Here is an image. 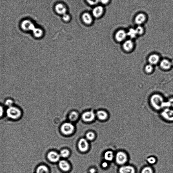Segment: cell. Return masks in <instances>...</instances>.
<instances>
[{"mask_svg": "<svg viewBox=\"0 0 173 173\" xmlns=\"http://www.w3.org/2000/svg\"><path fill=\"white\" fill-rule=\"evenodd\" d=\"M127 36H129L132 39L135 38L137 35V33L135 29L131 28L129 30V31L127 33Z\"/></svg>", "mask_w": 173, "mask_h": 173, "instance_id": "25", "label": "cell"}, {"mask_svg": "<svg viewBox=\"0 0 173 173\" xmlns=\"http://www.w3.org/2000/svg\"><path fill=\"white\" fill-rule=\"evenodd\" d=\"M141 173H153V171L151 167L146 166L143 169Z\"/></svg>", "mask_w": 173, "mask_h": 173, "instance_id": "29", "label": "cell"}, {"mask_svg": "<svg viewBox=\"0 0 173 173\" xmlns=\"http://www.w3.org/2000/svg\"><path fill=\"white\" fill-rule=\"evenodd\" d=\"M5 114L7 117L12 121H17L22 117L23 112L20 107L15 105L5 109Z\"/></svg>", "mask_w": 173, "mask_h": 173, "instance_id": "1", "label": "cell"}, {"mask_svg": "<svg viewBox=\"0 0 173 173\" xmlns=\"http://www.w3.org/2000/svg\"><path fill=\"white\" fill-rule=\"evenodd\" d=\"M60 156V155L57 153L53 151L49 152L47 155V157L49 160L53 162H56L59 161Z\"/></svg>", "mask_w": 173, "mask_h": 173, "instance_id": "13", "label": "cell"}, {"mask_svg": "<svg viewBox=\"0 0 173 173\" xmlns=\"http://www.w3.org/2000/svg\"><path fill=\"white\" fill-rule=\"evenodd\" d=\"M95 134L92 132H89L86 134V137L89 141H92L95 138Z\"/></svg>", "mask_w": 173, "mask_h": 173, "instance_id": "31", "label": "cell"}, {"mask_svg": "<svg viewBox=\"0 0 173 173\" xmlns=\"http://www.w3.org/2000/svg\"><path fill=\"white\" fill-rule=\"evenodd\" d=\"M70 16L68 14L66 13L64 14L63 16V19L64 21H68L70 19Z\"/></svg>", "mask_w": 173, "mask_h": 173, "instance_id": "35", "label": "cell"}, {"mask_svg": "<svg viewBox=\"0 0 173 173\" xmlns=\"http://www.w3.org/2000/svg\"><path fill=\"white\" fill-rule=\"evenodd\" d=\"M115 159L117 164L123 166L128 161V156L125 152L120 151L116 154Z\"/></svg>", "mask_w": 173, "mask_h": 173, "instance_id": "3", "label": "cell"}, {"mask_svg": "<svg viewBox=\"0 0 173 173\" xmlns=\"http://www.w3.org/2000/svg\"><path fill=\"white\" fill-rule=\"evenodd\" d=\"M114 157V153L112 151L108 150L105 152L104 157L105 160L108 161H111Z\"/></svg>", "mask_w": 173, "mask_h": 173, "instance_id": "23", "label": "cell"}, {"mask_svg": "<svg viewBox=\"0 0 173 173\" xmlns=\"http://www.w3.org/2000/svg\"><path fill=\"white\" fill-rule=\"evenodd\" d=\"M99 1L102 4L106 5L109 3V0H99Z\"/></svg>", "mask_w": 173, "mask_h": 173, "instance_id": "36", "label": "cell"}, {"mask_svg": "<svg viewBox=\"0 0 173 173\" xmlns=\"http://www.w3.org/2000/svg\"><path fill=\"white\" fill-rule=\"evenodd\" d=\"M96 172V170L94 168H92L90 169V173H95Z\"/></svg>", "mask_w": 173, "mask_h": 173, "instance_id": "39", "label": "cell"}, {"mask_svg": "<svg viewBox=\"0 0 173 173\" xmlns=\"http://www.w3.org/2000/svg\"><path fill=\"white\" fill-rule=\"evenodd\" d=\"M78 147L80 150L82 152H85L88 150L89 144L86 139L82 138L80 139L78 143Z\"/></svg>", "mask_w": 173, "mask_h": 173, "instance_id": "7", "label": "cell"}, {"mask_svg": "<svg viewBox=\"0 0 173 173\" xmlns=\"http://www.w3.org/2000/svg\"><path fill=\"white\" fill-rule=\"evenodd\" d=\"M120 173H135V169L131 165H123L119 169Z\"/></svg>", "mask_w": 173, "mask_h": 173, "instance_id": "8", "label": "cell"}, {"mask_svg": "<svg viewBox=\"0 0 173 173\" xmlns=\"http://www.w3.org/2000/svg\"><path fill=\"white\" fill-rule=\"evenodd\" d=\"M69 154H70V152L69 150L66 149H64V150L61 151L60 156L63 158H66L69 156Z\"/></svg>", "mask_w": 173, "mask_h": 173, "instance_id": "30", "label": "cell"}, {"mask_svg": "<svg viewBox=\"0 0 173 173\" xmlns=\"http://www.w3.org/2000/svg\"><path fill=\"white\" fill-rule=\"evenodd\" d=\"M160 66L162 69L164 70H168L172 66L171 62L168 60L164 59L160 62Z\"/></svg>", "mask_w": 173, "mask_h": 173, "instance_id": "14", "label": "cell"}, {"mask_svg": "<svg viewBox=\"0 0 173 173\" xmlns=\"http://www.w3.org/2000/svg\"><path fill=\"white\" fill-rule=\"evenodd\" d=\"M102 166L103 168H106V167L108 166V164L107 162H104L102 163Z\"/></svg>", "mask_w": 173, "mask_h": 173, "instance_id": "38", "label": "cell"}, {"mask_svg": "<svg viewBox=\"0 0 173 173\" xmlns=\"http://www.w3.org/2000/svg\"><path fill=\"white\" fill-rule=\"evenodd\" d=\"M33 35L36 38H41L43 35V31L41 29L36 28L32 31Z\"/></svg>", "mask_w": 173, "mask_h": 173, "instance_id": "21", "label": "cell"}, {"mask_svg": "<svg viewBox=\"0 0 173 173\" xmlns=\"http://www.w3.org/2000/svg\"><path fill=\"white\" fill-rule=\"evenodd\" d=\"M74 130V127L72 123H64L61 127L62 133L66 135L72 134Z\"/></svg>", "mask_w": 173, "mask_h": 173, "instance_id": "5", "label": "cell"}, {"mask_svg": "<svg viewBox=\"0 0 173 173\" xmlns=\"http://www.w3.org/2000/svg\"><path fill=\"white\" fill-rule=\"evenodd\" d=\"M161 115L166 121H173V110L172 109L169 108L164 109L161 113Z\"/></svg>", "mask_w": 173, "mask_h": 173, "instance_id": "6", "label": "cell"}, {"mask_svg": "<svg viewBox=\"0 0 173 173\" xmlns=\"http://www.w3.org/2000/svg\"><path fill=\"white\" fill-rule=\"evenodd\" d=\"M5 107L0 102V119L4 117L5 115Z\"/></svg>", "mask_w": 173, "mask_h": 173, "instance_id": "28", "label": "cell"}, {"mask_svg": "<svg viewBox=\"0 0 173 173\" xmlns=\"http://www.w3.org/2000/svg\"><path fill=\"white\" fill-rule=\"evenodd\" d=\"M146 20V16L145 15L143 14H138L135 17V23L138 25H141Z\"/></svg>", "mask_w": 173, "mask_h": 173, "instance_id": "19", "label": "cell"}, {"mask_svg": "<svg viewBox=\"0 0 173 173\" xmlns=\"http://www.w3.org/2000/svg\"><path fill=\"white\" fill-rule=\"evenodd\" d=\"M147 74H150L153 71L154 69L153 65L150 64H148L146 65L144 68Z\"/></svg>", "mask_w": 173, "mask_h": 173, "instance_id": "27", "label": "cell"}, {"mask_svg": "<svg viewBox=\"0 0 173 173\" xmlns=\"http://www.w3.org/2000/svg\"><path fill=\"white\" fill-rule=\"evenodd\" d=\"M3 105L6 109L15 105H16V103L13 98L9 97L5 98L3 101Z\"/></svg>", "mask_w": 173, "mask_h": 173, "instance_id": "15", "label": "cell"}, {"mask_svg": "<svg viewBox=\"0 0 173 173\" xmlns=\"http://www.w3.org/2000/svg\"><path fill=\"white\" fill-rule=\"evenodd\" d=\"M78 117V114L76 112H71L69 115V118L71 121H76Z\"/></svg>", "mask_w": 173, "mask_h": 173, "instance_id": "26", "label": "cell"}, {"mask_svg": "<svg viewBox=\"0 0 173 173\" xmlns=\"http://www.w3.org/2000/svg\"><path fill=\"white\" fill-rule=\"evenodd\" d=\"M97 117L101 121H104L108 118V115L107 113L103 110L98 111L96 113Z\"/></svg>", "mask_w": 173, "mask_h": 173, "instance_id": "22", "label": "cell"}, {"mask_svg": "<svg viewBox=\"0 0 173 173\" xmlns=\"http://www.w3.org/2000/svg\"><path fill=\"white\" fill-rule=\"evenodd\" d=\"M21 28L24 31L28 32L32 31L35 28L33 23L29 19H25L21 22Z\"/></svg>", "mask_w": 173, "mask_h": 173, "instance_id": "4", "label": "cell"}, {"mask_svg": "<svg viewBox=\"0 0 173 173\" xmlns=\"http://www.w3.org/2000/svg\"><path fill=\"white\" fill-rule=\"evenodd\" d=\"M103 13V9L102 7L98 6L94 8L92 13L94 17L98 18L101 16Z\"/></svg>", "mask_w": 173, "mask_h": 173, "instance_id": "17", "label": "cell"}, {"mask_svg": "<svg viewBox=\"0 0 173 173\" xmlns=\"http://www.w3.org/2000/svg\"><path fill=\"white\" fill-rule=\"evenodd\" d=\"M168 102L170 103V107H173V98H171L168 101Z\"/></svg>", "mask_w": 173, "mask_h": 173, "instance_id": "37", "label": "cell"}, {"mask_svg": "<svg viewBox=\"0 0 173 173\" xmlns=\"http://www.w3.org/2000/svg\"><path fill=\"white\" fill-rule=\"evenodd\" d=\"M59 166L62 170L64 172H67L70 170V166L69 164L65 160H61L59 162Z\"/></svg>", "mask_w": 173, "mask_h": 173, "instance_id": "18", "label": "cell"}, {"mask_svg": "<svg viewBox=\"0 0 173 173\" xmlns=\"http://www.w3.org/2000/svg\"><path fill=\"white\" fill-rule=\"evenodd\" d=\"M127 36V33L123 30H120L116 32L115 39L118 42H121L124 40Z\"/></svg>", "mask_w": 173, "mask_h": 173, "instance_id": "10", "label": "cell"}, {"mask_svg": "<svg viewBox=\"0 0 173 173\" xmlns=\"http://www.w3.org/2000/svg\"><path fill=\"white\" fill-rule=\"evenodd\" d=\"M55 9L56 12L58 14L63 15L64 14L66 13L67 11L66 7L65 5L62 3H59V4L56 5Z\"/></svg>", "mask_w": 173, "mask_h": 173, "instance_id": "16", "label": "cell"}, {"mask_svg": "<svg viewBox=\"0 0 173 173\" xmlns=\"http://www.w3.org/2000/svg\"><path fill=\"white\" fill-rule=\"evenodd\" d=\"M123 48L125 51L130 52L134 48V43L132 40H127L124 42Z\"/></svg>", "mask_w": 173, "mask_h": 173, "instance_id": "11", "label": "cell"}, {"mask_svg": "<svg viewBox=\"0 0 173 173\" xmlns=\"http://www.w3.org/2000/svg\"><path fill=\"white\" fill-rule=\"evenodd\" d=\"M95 115L92 111L85 112L82 115L84 121L86 122L91 121L94 119Z\"/></svg>", "mask_w": 173, "mask_h": 173, "instance_id": "9", "label": "cell"}, {"mask_svg": "<svg viewBox=\"0 0 173 173\" xmlns=\"http://www.w3.org/2000/svg\"><path fill=\"white\" fill-rule=\"evenodd\" d=\"M135 29L137 35H141L144 31L143 28L141 26H138Z\"/></svg>", "mask_w": 173, "mask_h": 173, "instance_id": "32", "label": "cell"}, {"mask_svg": "<svg viewBox=\"0 0 173 173\" xmlns=\"http://www.w3.org/2000/svg\"><path fill=\"white\" fill-rule=\"evenodd\" d=\"M82 18L84 22L86 24L90 25L92 23V18L90 14L86 13L83 15Z\"/></svg>", "mask_w": 173, "mask_h": 173, "instance_id": "20", "label": "cell"}, {"mask_svg": "<svg viewBox=\"0 0 173 173\" xmlns=\"http://www.w3.org/2000/svg\"><path fill=\"white\" fill-rule=\"evenodd\" d=\"M147 161L151 164H153L156 163V158L153 156H150L147 159Z\"/></svg>", "mask_w": 173, "mask_h": 173, "instance_id": "33", "label": "cell"}, {"mask_svg": "<svg viewBox=\"0 0 173 173\" xmlns=\"http://www.w3.org/2000/svg\"><path fill=\"white\" fill-rule=\"evenodd\" d=\"M164 101L163 98L161 95L157 94L153 95L150 98L151 105L156 110L162 109V105Z\"/></svg>", "mask_w": 173, "mask_h": 173, "instance_id": "2", "label": "cell"}, {"mask_svg": "<svg viewBox=\"0 0 173 173\" xmlns=\"http://www.w3.org/2000/svg\"><path fill=\"white\" fill-rule=\"evenodd\" d=\"M49 170L47 167L45 165H41L37 167L36 169V173H48Z\"/></svg>", "mask_w": 173, "mask_h": 173, "instance_id": "24", "label": "cell"}, {"mask_svg": "<svg viewBox=\"0 0 173 173\" xmlns=\"http://www.w3.org/2000/svg\"><path fill=\"white\" fill-rule=\"evenodd\" d=\"M148 61L150 64L152 65L157 64L160 61V56L157 54H151L149 56Z\"/></svg>", "mask_w": 173, "mask_h": 173, "instance_id": "12", "label": "cell"}, {"mask_svg": "<svg viewBox=\"0 0 173 173\" xmlns=\"http://www.w3.org/2000/svg\"><path fill=\"white\" fill-rule=\"evenodd\" d=\"M89 4L91 5H95L97 4L99 0H86Z\"/></svg>", "mask_w": 173, "mask_h": 173, "instance_id": "34", "label": "cell"}]
</instances>
